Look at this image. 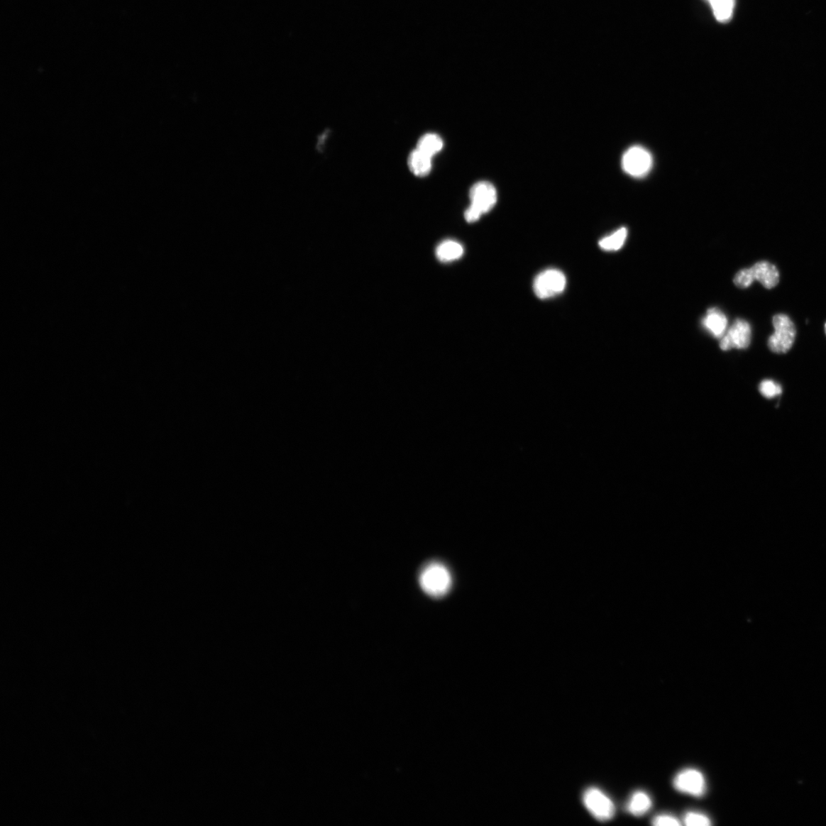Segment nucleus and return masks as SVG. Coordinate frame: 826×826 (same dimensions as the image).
Listing matches in <instances>:
<instances>
[{
    "instance_id": "2",
    "label": "nucleus",
    "mask_w": 826,
    "mask_h": 826,
    "mask_svg": "<svg viewBox=\"0 0 826 826\" xmlns=\"http://www.w3.org/2000/svg\"><path fill=\"white\" fill-rule=\"evenodd\" d=\"M419 583L426 593L438 598L448 592L451 586V576L444 566L432 563L422 572Z\"/></svg>"
},
{
    "instance_id": "20",
    "label": "nucleus",
    "mask_w": 826,
    "mask_h": 826,
    "mask_svg": "<svg viewBox=\"0 0 826 826\" xmlns=\"http://www.w3.org/2000/svg\"><path fill=\"white\" fill-rule=\"evenodd\" d=\"M654 825H681V823L674 816L671 815H660L653 820Z\"/></svg>"
},
{
    "instance_id": "10",
    "label": "nucleus",
    "mask_w": 826,
    "mask_h": 826,
    "mask_svg": "<svg viewBox=\"0 0 826 826\" xmlns=\"http://www.w3.org/2000/svg\"><path fill=\"white\" fill-rule=\"evenodd\" d=\"M754 280L760 282L766 289H772L778 284L780 274L778 268L769 262L755 263L751 268Z\"/></svg>"
},
{
    "instance_id": "6",
    "label": "nucleus",
    "mask_w": 826,
    "mask_h": 826,
    "mask_svg": "<svg viewBox=\"0 0 826 826\" xmlns=\"http://www.w3.org/2000/svg\"><path fill=\"white\" fill-rule=\"evenodd\" d=\"M583 803L590 813L599 821L612 820L615 814L612 800L597 788H589L584 793Z\"/></svg>"
},
{
    "instance_id": "8",
    "label": "nucleus",
    "mask_w": 826,
    "mask_h": 826,
    "mask_svg": "<svg viewBox=\"0 0 826 826\" xmlns=\"http://www.w3.org/2000/svg\"><path fill=\"white\" fill-rule=\"evenodd\" d=\"M674 788L683 793L697 798L703 796L706 791V783L703 774L695 769H685L678 773L673 781Z\"/></svg>"
},
{
    "instance_id": "5",
    "label": "nucleus",
    "mask_w": 826,
    "mask_h": 826,
    "mask_svg": "<svg viewBox=\"0 0 826 826\" xmlns=\"http://www.w3.org/2000/svg\"><path fill=\"white\" fill-rule=\"evenodd\" d=\"M623 170L629 175L643 177L651 171L653 157L650 152L641 146H633L624 154L622 160Z\"/></svg>"
},
{
    "instance_id": "15",
    "label": "nucleus",
    "mask_w": 826,
    "mask_h": 826,
    "mask_svg": "<svg viewBox=\"0 0 826 826\" xmlns=\"http://www.w3.org/2000/svg\"><path fill=\"white\" fill-rule=\"evenodd\" d=\"M444 146V141H442L439 135L427 133L420 138L417 143V149L426 153L432 158V157L441 152Z\"/></svg>"
},
{
    "instance_id": "4",
    "label": "nucleus",
    "mask_w": 826,
    "mask_h": 826,
    "mask_svg": "<svg viewBox=\"0 0 826 826\" xmlns=\"http://www.w3.org/2000/svg\"><path fill=\"white\" fill-rule=\"evenodd\" d=\"M566 287L564 273L558 270H547L537 275L534 289L538 298L546 299L562 293Z\"/></svg>"
},
{
    "instance_id": "17",
    "label": "nucleus",
    "mask_w": 826,
    "mask_h": 826,
    "mask_svg": "<svg viewBox=\"0 0 826 826\" xmlns=\"http://www.w3.org/2000/svg\"><path fill=\"white\" fill-rule=\"evenodd\" d=\"M759 390L761 395L768 399L780 396L783 391L781 385L771 380L762 381L759 387Z\"/></svg>"
},
{
    "instance_id": "13",
    "label": "nucleus",
    "mask_w": 826,
    "mask_h": 826,
    "mask_svg": "<svg viewBox=\"0 0 826 826\" xmlns=\"http://www.w3.org/2000/svg\"><path fill=\"white\" fill-rule=\"evenodd\" d=\"M710 5L717 22L729 23L734 14L735 0H706Z\"/></svg>"
},
{
    "instance_id": "16",
    "label": "nucleus",
    "mask_w": 826,
    "mask_h": 826,
    "mask_svg": "<svg viewBox=\"0 0 826 826\" xmlns=\"http://www.w3.org/2000/svg\"><path fill=\"white\" fill-rule=\"evenodd\" d=\"M627 229L622 228L599 241V247L605 251H617L621 249L627 238Z\"/></svg>"
},
{
    "instance_id": "7",
    "label": "nucleus",
    "mask_w": 826,
    "mask_h": 826,
    "mask_svg": "<svg viewBox=\"0 0 826 826\" xmlns=\"http://www.w3.org/2000/svg\"><path fill=\"white\" fill-rule=\"evenodd\" d=\"M751 337L750 324L743 319H737L722 338L720 348L722 351L746 349L750 346Z\"/></svg>"
},
{
    "instance_id": "11",
    "label": "nucleus",
    "mask_w": 826,
    "mask_h": 826,
    "mask_svg": "<svg viewBox=\"0 0 826 826\" xmlns=\"http://www.w3.org/2000/svg\"><path fill=\"white\" fill-rule=\"evenodd\" d=\"M431 157L418 149L413 150L408 158L410 171L418 177H425L431 170Z\"/></svg>"
},
{
    "instance_id": "14",
    "label": "nucleus",
    "mask_w": 826,
    "mask_h": 826,
    "mask_svg": "<svg viewBox=\"0 0 826 826\" xmlns=\"http://www.w3.org/2000/svg\"><path fill=\"white\" fill-rule=\"evenodd\" d=\"M652 806V800L645 792H635L629 800L627 810L635 816H641L646 813Z\"/></svg>"
},
{
    "instance_id": "9",
    "label": "nucleus",
    "mask_w": 826,
    "mask_h": 826,
    "mask_svg": "<svg viewBox=\"0 0 826 826\" xmlns=\"http://www.w3.org/2000/svg\"><path fill=\"white\" fill-rule=\"evenodd\" d=\"M702 324L706 331L717 338H722L729 329V321L725 314L717 308H711L707 311Z\"/></svg>"
},
{
    "instance_id": "21",
    "label": "nucleus",
    "mask_w": 826,
    "mask_h": 826,
    "mask_svg": "<svg viewBox=\"0 0 826 826\" xmlns=\"http://www.w3.org/2000/svg\"><path fill=\"white\" fill-rule=\"evenodd\" d=\"M825 333H826V324H825Z\"/></svg>"
},
{
    "instance_id": "19",
    "label": "nucleus",
    "mask_w": 826,
    "mask_h": 826,
    "mask_svg": "<svg viewBox=\"0 0 826 826\" xmlns=\"http://www.w3.org/2000/svg\"><path fill=\"white\" fill-rule=\"evenodd\" d=\"M754 281L751 268L740 270L736 274L734 279L736 286L742 289L749 288Z\"/></svg>"
},
{
    "instance_id": "18",
    "label": "nucleus",
    "mask_w": 826,
    "mask_h": 826,
    "mask_svg": "<svg viewBox=\"0 0 826 826\" xmlns=\"http://www.w3.org/2000/svg\"><path fill=\"white\" fill-rule=\"evenodd\" d=\"M684 822L688 826H709L712 825L710 819L707 815L695 812L686 813Z\"/></svg>"
},
{
    "instance_id": "3",
    "label": "nucleus",
    "mask_w": 826,
    "mask_h": 826,
    "mask_svg": "<svg viewBox=\"0 0 826 826\" xmlns=\"http://www.w3.org/2000/svg\"><path fill=\"white\" fill-rule=\"evenodd\" d=\"M774 333L769 338V347L776 353L789 351L795 338V328L791 319L786 314H776L773 319Z\"/></svg>"
},
{
    "instance_id": "1",
    "label": "nucleus",
    "mask_w": 826,
    "mask_h": 826,
    "mask_svg": "<svg viewBox=\"0 0 826 826\" xmlns=\"http://www.w3.org/2000/svg\"><path fill=\"white\" fill-rule=\"evenodd\" d=\"M469 196L470 204L465 213L469 223L478 221L482 215L494 208L497 200L495 186L488 182H480L472 186Z\"/></svg>"
},
{
    "instance_id": "12",
    "label": "nucleus",
    "mask_w": 826,
    "mask_h": 826,
    "mask_svg": "<svg viewBox=\"0 0 826 826\" xmlns=\"http://www.w3.org/2000/svg\"><path fill=\"white\" fill-rule=\"evenodd\" d=\"M464 254V248L461 244L455 241H446L439 244L436 249L438 259L444 263H448L460 259Z\"/></svg>"
}]
</instances>
